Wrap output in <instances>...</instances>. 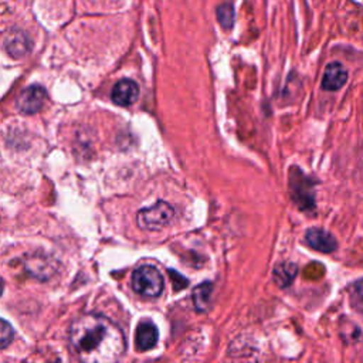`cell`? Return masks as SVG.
<instances>
[{"instance_id":"277c9868","label":"cell","mask_w":363,"mask_h":363,"mask_svg":"<svg viewBox=\"0 0 363 363\" xmlns=\"http://www.w3.org/2000/svg\"><path fill=\"white\" fill-rule=\"evenodd\" d=\"M173 214L174 210L169 203L157 201L138 213V224L145 230H160L172 220Z\"/></svg>"},{"instance_id":"8fae6325","label":"cell","mask_w":363,"mask_h":363,"mask_svg":"<svg viewBox=\"0 0 363 363\" xmlns=\"http://www.w3.org/2000/svg\"><path fill=\"white\" fill-rule=\"evenodd\" d=\"M296 272H298V267L294 262L285 261V262L275 265V268L272 271V279L278 286L285 288L292 284V281L296 277Z\"/></svg>"},{"instance_id":"52a82bcc","label":"cell","mask_w":363,"mask_h":363,"mask_svg":"<svg viewBox=\"0 0 363 363\" xmlns=\"http://www.w3.org/2000/svg\"><path fill=\"white\" fill-rule=\"evenodd\" d=\"M4 48L13 58H21L31 50L30 37L21 30H11L4 37Z\"/></svg>"},{"instance_id":"ba28073f","label":"cell","mask_w":363,"mask_h":363,"mask_svg":"<svg viewBox=\"0 0 363 363\" xmlns=\"http://www.w3.org/2000/svg\"><path fill=\"white\" fill-rule=\"evenodd\" d=\"M139 96V86L132 79H121L111 92V99L119 106L132 105Z\"/></svg>"},{"instance_id":"7c38bea8","label":"cell","mask_w":363,"mask_h":363,"mask_svg":"<svg viewBox=\"0 0 363 363\" xmlns=\"http://www.w3.org/2000/svg\"><path fill=\"white\" fill-rule=\"evenodd\" d=\"M211 292H213L211 282H203L194 288L191 298H193L194 306L199 312H204L208 308L210 299H211Z\"/></svg>"},{"instance_id":"2e32d148","label":"cell","mask_w":363,"mask_h":363,"mask_svg":"<svg viewBox=\"0 0 363 363\" xmlns=\"http://www.w3.org/2000/svg\"><path fill=\"white\" fill-rule=\"evenodd\" d=\"M3 292V281H1V278H0V294Z\"/></svg>"},{"instance_id":"5bb4252c","label":"cell","mask_w":363,"mask_h":363,"mask_svg":"<svg viewBox=\"0 0 363 363\" xmlns=\"http://www.w3.org/2000/svg\"><path fill=\"white\" fill-rule=\"evenodd\" d=\"M13 328L9 322L0 319V349H4L6 346L10 345L13 339Z\"/></svg>"},{"instance_id":"3957f363","label":"cell","mask_w":363,"mask_h":363,"mask_svg":"<svg viewBox=\"0 0 363 363\" xmlns=\"http://www.w3.org/2000/svg\"><path fill=\"white\" fill-rule=\"evenodd\" d=\"M132 288L145 296H157L163 291V278L152 265H142L132 274Z\"/></svg>"},{"instance_id":"9a60e30c","label":"cell","mask_w":363,"mask_h":363,"mask_svg":"<svg viewBox=\"0 0 363 363\" xmlns=\"http://www.w3.org/2000/svg\"><path fill=\"white\" fill-rule=\"evenodd\" d=\"M352 292H353L354 299H356L359 303L363 305V279H359V281L353 285Z\"/></svg>"},{"instance_id":"8992f818","label":"cell","mask_w":363,"mask_h":363,"mask_svg":"<svg viewBox=\"0 0 363 363\" xmlns=\"http://www.w3.org/2000/svg\"><path fill=\"white\" fill-rule=\"evenodd\" d=\"M305 241L311 248H313L319 252H325V254L333 252L337 248L336 238L329 231L319 228V227H312V228L306 230Z\"/></svg>"},{"instance_id":"30bf717a","label":"cell","mask_w":363,"mask_h":363,"mask_svg":"<svg viewBox=\"0 0 363 363\" xmlns=\"http://www.w3.org/2000/svg\"><path fill=\"white\" fill-rule=\"evenodd\" d=\"M157 337H159L157 328L152 322L145 320L139 323L136 329V346L139 350L146 352L152 349L156 345Z\"/></svg>"},{"instance_id":"7a4b0ae2","label":"cell","mask_w":363,"mask_h":363,"mask_svg":"<svg viewBox=\"0 0 363 363\" xmlns=\"http://www.w3.org/2000/svg\"><path fill=\"white\" fill-rule=\"evenodd\" d=\"M289 190L292 200L301 210L309 211L315 207V182L296 166L289 170Z\"/></svg>"},{"instance_id":"9c48e42d","label":"cell","mask_w":363,"mask_h":363,"mask_svg":"<svg viewBox=\"0 0 363 363\" xmlns=\"http://www.w3.org/2000/svg\"><path fill=\"white\" fill-rule=\"evenodd\" d=\"M347 81V71L340 62H330L322 77V88L326 91H337Z\"/></svg>"},{"instance_id":"4fadbf2b","label":"cell","mask_w":363,"mask_h":363,"mask_svg":"<svg viewBox=\"0 0 363 363\" xmlns=\"http://www.w3.org/2000/svg\"><path fill=\"white\" fill-rule=\"evenodd\" d=\"M217 18H218V23L221 24L223 28L225 30H230L233 26H234V7L231 3H221L217 10Z\"/></svg>"},{"instance_id":"5b68a950","label":"cell","mask_w":363,"mask_h":363,"mask_svg":"<svg viewBox=\"0 0 363 363\" xmlns=\"http://www.w3.org/2000/svg\"><path fill=\"white\" fill-rule=\"evenodd\" d=\"M47 98L45 88L41 85H31L26 88L16 99V106L20 112L31 115L38 112Z\"/></svg>"},{"instance_id":"6da1fadb","label":"cell","mask_w":363,"mask_h":363,"mask_svg":"<svg viewBox=\"0 0 363 363\" xmlns=\"http://www.w3.org/2000/svg\"><path fill=\"white\" fill-rule=\"evenodd\" d=\"M74 354L88 363L116 362L125 352V337L118 325L98 313H85L69 328Z\"/></svg>"}]
</instances>
